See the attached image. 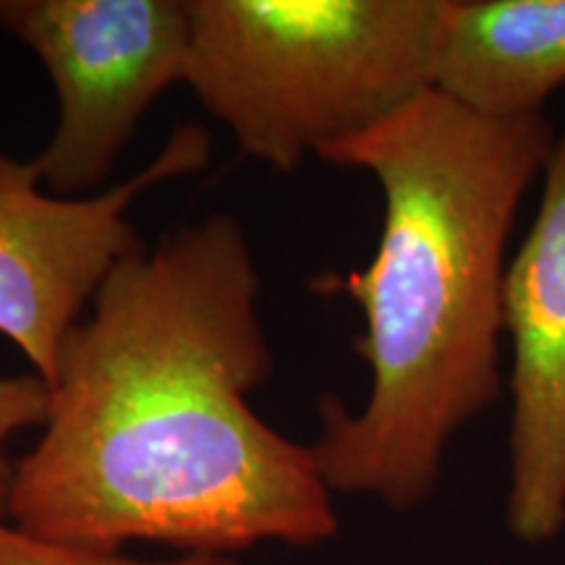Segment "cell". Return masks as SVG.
Listing matches in <instances>:
<instances>
[{
	"label": "cell",
	"instance_id": "1",
	"mask_svg": "<svg viewBox=\"0 0 565 565\" xmlns=\"http://www.w3.org/2000/svg\"><path fill=\"white\" fill-rule=\"evenodd\" d=\"M259 291L246 233L225 212L131 252L63 343L6 519L100 553L333 540L341 524L312 445L249 404L273 372Z\"/></svg>",
	"mask_w": 565,
	"mask_h": 565
},
{
	"label": "cell",
	"instance_id": "2",
	"mask_svg": "<svg viewBox=\"0 0 565 565\" xmlns=\"http://www.w3.org/2000/svg\"><path fill=\"white\" fill-rule=\"evenodd\" d=\"M545 113L479 116L427 89L374 129L320 152L383 189L372 263L324 291L364 315L370 366L359 412L324 395L312 443L330 490L412 511L435 492L445 450L503 393L505 249L555 145Z\"/></svg>",
	"mask_w": 565,
	"mask_h": 565
},
{
	"label": "cell",
	"instance_id": "3",
	"mask_svg": "<svg viewBox=\"0 0 565 565\" xmlns=\"http://www.w3.org/2000/svg\"><path fill=\"white\" fill-rule=\"evenodd\" d=\"M443 13L445 0H189L183 84L288 173L433 89Z\"/></svg>",
	"mask_w": 565,
	"mask_h": 565
},
{
	"label": "cell",
	"instance_id": "4",
	"mask_svg": "<svg viewBox=\"0 0 565 565\" xmlns=\"http://www.w3.org/2000/svg\"><path fill=\"white\" fill-rule=\"evenodd\" d=\"M0 32L55 87L58 124L32 160L58 196L103 186L152 103L186 82L189 0H0Z\"/></svg>",
	"mask_w": 565,
	"mask_h": 565
},
{
	"label": "cell",
	"instance_id": "5",
	"mask_svg": "<svg viewBox=\"0 0 565 565\" xmlns=\"http://www.w3.org/2000/svg\"><path fill=\"white\" fill-rule=\"evenodd\" d=\"M210 152V131L175 126L152 162L97 196L45 194L34 160L0 152V333L45 383L103 282L141 246L131 204L152 186L202 171Z\"/></svg>",
	"mask_w": 565,
	"mask_h": 565
},
{
	"label": "cell",
	"instance_id": "6",
	"mask_svg": "<svg viewBox=\"0 0 565 565\" xmlns=\"http://www.w3.org/2000/svg\"><path fill=\"white\" fill-rule=\"evenodd\" d=\"M542 179L540 210L503 286L513 353L505 524L524 545H545L565 529V129Z\"/></svg>",
	"mask_w": 565,
	"mask_h": 565
},
{
	"label": "cell",
	"instance_id": "7",
	"mask_svg": "<svg viewBox=\"0 0 565 565\" xmlns=\"http://www.w3.org/2000/svg\"><path fill=\"white\" fill-rule=\"evenodd\" d=\"M565 84V0H445L433 89L490 118L536 116Z\"/></svg>",
	"mask_w": 565,
	"mask_h": 565
},
{
	"label": "cell",
	"instance_id": "8",
	"mask_svg": "<svg viewBox=\"0 0 565 565\" xmlns=\"http://www.w3.org/2000/svg\"><path fill=\"white\" fill-rule=\"evenodd\" d=\"M0 565H244L233 555H207L186 553L171 561H139L124 553H100V550H84L55 545V542L38 540V536L21 532L6 515H0Z\"/></svg>",
	"mask_w": 565,
	"mask_h": 565
},
{
	"label": "cell",
	"instance_id": "9",
	"mask_svg": "<svg viewBox=\"0 0 565 565\" xmlns=\"http://www.w3.org/2000/svg\"><path fill=\"white\" fill-rule=\"evenodd\" d=\"M47 401H51V391L40 374L0 377V515H6L13 477V461L6 454V445L13 435L45 424Z\"/></svg>",
	"mask_w": 565,
	"mask_h": 565
}]
</instances>
